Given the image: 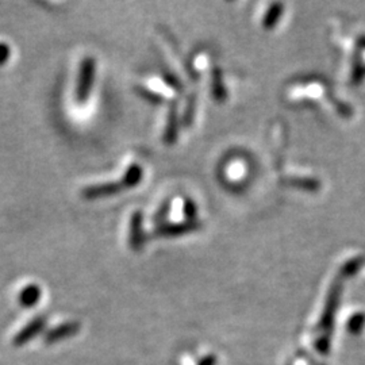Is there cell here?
Returning a JSON list of instances; mask_svg holds the SVG:
<instances>
[{"label":"cell","mask_w":365,"mask_h":365,"mask_svg":"<svg viewBox=\"0 0 365 365\" xmlns=\"http://www.w3.org/2000/svg\"><path fill=\"white\" fill-rule=\"evenodd\" d=\"M134 90L143 99H145L149 103H152V105H160V103L164 102V98L160 93L152 91V90H148V88H145L143 86H135Z\"/></svg>","instance_id":"8"},{"label":"cell","mask_w":365,"mask_h":365,"mask_svg":"<svg viewBox=\"0 0 365 365\" xmlns=\"http://www.w3.org/2000/svg\"><path fill=\"white\" fill-rule=\"evenodd\" d=\"M179 126H180V119L178 115V103L173 101L170 103L168 117H167V125L164 131V144L168 146L176 144L179 137Z\"/></svg>","instance_id":"5"},{"label":"cell","mask_w":365,"mask_h":365,"mask_svg":"<svg viewBox=\"0 0 365 365\" xmlns=\"http://www.w3.org/2000/svg\"><path fill=\"white\" fill-rule=\"evenodd\" d=\"M164 81L170 86V88L173 90V91L176 92H182V84L180 83V80L176 78L173 73H170V72H167V73H164Z\"/></svg>","instance_id":"11"},{"label":"cell","mask_w":365,"mask_h":365,"mask_svg":"<svg viewBox=\"0 0 365 365\" xmlns=\"http://www.w3.org/2000/svg\"><path fill=\"white\" fill-rule=\"evenodd\" d=\"M11 56V49L9 45L0 42V66H3L4 63H7L10 60Z\"/></svg>","instance_id":"12"},{"label":"cell","mask_w":365,"mask_h":365,"mask_svg":"<svg viewBox=\"0 0 365 365\" xmlns=\"http://www.w3.org/2000/svg\"><path fill=\"white\" fill-rule=\"evenodd\" d=\"M125 190L123 184L119 182H102V184H95L86 187L81 190V197L86 200H96V199H103V197H110V196L117 195Z\"/></svg>","instance_id":"3"},{"label":"cell","mask_w":365,"mask_h":365,"mask_svg":"<svg viewBox=\"0 0 365 365\" xmlns=\"http://www.w3.org/2000/svg\"><path fill=\"white\" fill-rule=\"evenodd\" d=\"M143 179H144L143 167L138 164H131L130 167L125 172V175L122 176L120 182L123 184L125 190H129V188L137 187Z\"/></svg>","instance_id":"6"},{"label":"cell","mask_w":365,"mask_h":365,"mask_svg":"<svg viewBox=\"0 0 365 365\" xmlns=\"http://www.w3.org/2000/svg\"><path fill=\"white\" fill-rule=\"evenodd\" d=\"M202 223L197 221H184L176 222V223H165L158 226L156 230L153 232V237H161V238H168V237H179V235H190L192 232L199 230Z\"/></svg>","instance_id":"2"},{"label":"cell","mask_w":365,"mask_h":365,"mask_svg":"<svg viewBox=\"0 0 365 365\" xmlns=\"http://www.w3.org/2000/svg\"><path fill=\"white\" fill-rule=\"evenodd\" d=\"M96 72V61L92 57H86L81 60L78 71V88H76V101L80 105L87 103L91 95L92 86Z\"/></svg>","instance_id":"1"},{"label":"cell","mask_w":365,"mask_h":365,"mask_svg":"<svg viewBox=\"0 0 365 365\" xmlns=\"http://www.w3.org/2000/svg\"><path fill=\"white\" fill-rule=\"evenodd\" d=\"M182 214H184V217H185L187 221H196L197 207H196L195 202H194L192 199H185V200H184Z\"/></svg>","instance_id":"10"},{"label":"cell","mask_w":365,"mask_h":365,"mask_svg":"<svg viewBox=\"0 0 365 365\" xmlns=\"http://www.w3.org/2000/svg\"><path fill=\"white\" fill-rule=\"evenodd\" d=\"M195 96H190L188 98V102H187V106H185V110H184V113H182V125L184 126H191L192 125V122H194V117H195Z\"/></svg>","instance_id":"9"},{"label":"cell","mask_w":365,"mask_h":365,"mask_svg":"<svg viewBox=\"0 0 365 365\" xmlns=\"http://www.w3.org/2000/svg\"><path fill=\"white\" fill-rule=\"evenodd\" d=\"M144 217L141 211L133 212L130 218V232H129V245L134 252H140L144 245Z\"/></svg>","instance_id":"4"},{"label":"cell","mask_w":365,"mask_h":365,"mask_svg":"<svg viewBox=\"0 0 365 365\" xmlns=\"http://www.w3.org/2000/svg\"><path fill=\"white\" fill-rule=\"evenodd\" d=\"M41 295H42L41 288L36 284H30L22 289V292L19 295V302L25 307H33L34 304H37Z\"/></svg>","instance_id":"7"}]
</instances>
